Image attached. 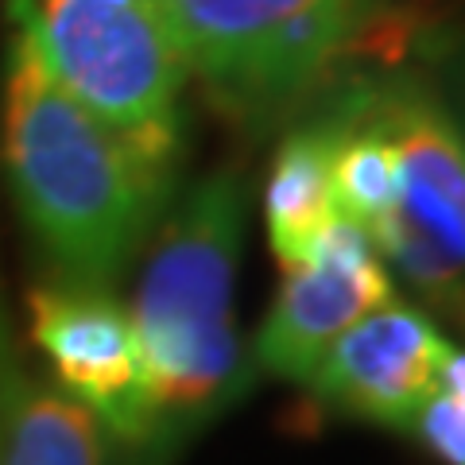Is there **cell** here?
Masks as SVG:
<instances>
[{
  "label": "cell",
  "mask_w": 465,
  "mask_h": 465,
  "mask_svg": "<svg viewBox=\"0 0 465 465\" xmlns=\"http://www.w3.org/2000/svg\"><path fill=\"white\" fill-rule=\"evenodd\" d=\"M5 167L54 280L109 291L171 210L179 159L85 113L16 32L5 85Z\"/></svg>",
  "instance_id": "cell-1"
},
{
  "label": "cell",
  "mask_w": 465,
  "mask_h": 465,
  "mask_svg": "<svg viewBox=\"0 0 465 465\" xmlns=\"http://www.w3.org/2000/svg\"><path fill=\"white\" fill-rule=\"evenodd\" d=\"M249 186L217 167L198 179L148 241L133 326L152 396V446L140 465H167L171 450L213 407L244 396V353L232 326V287L244 244Z\"/></svg>",
  "instance_id": "cell-2"
},
{
  "label": "cell",
  "mask_w": 465,
  "mask_h": 465,
  "mask_svg": "<svg viewBox=\"0 0 465 465\" xmlns=\"http://www.w3.org/2000/svg\"><path fill=\"white\" fill-rule=\"evenodd\" d=\"M51 78L101 124L183 159L191 82L155 0H8Z\"/></svg>",
  "instance_id": "cell-3"
},
{
  "label": "cell",
  "mask_w": 465,
  "mask_h": 465,
  "mask_svg": "<svg viewBox=\"0 0 465 465\" xmlns=\"http://www.w3.org/2000/svg\"><path fill=\"white\" fill-rule=\"evenodd\" d=\"M191 78L232 121L268 128L326 82L357 0H155Z\"/></svg>",
  "instance_id": "cell-4"
},
{
  "label": "cell",
  "mask_w": 465,
  "mask_h": 465,
  "mask_svg": "<svg viewBox=\"0 0 465 465\" xmlns=\"http://www.w3.org/2000/svg\"><path fill=\"white\" fill-rule=\"evenodd\" d=\"M27 326L51 384L140 465L155 419L133 314L105 287L51 280L27 291Z\"/></svg>",
  "instance_id": "cell-5"
},
{
  "label": "cell",
  "mask_w": 465,
  "mask_h": 465,
  "mask_svg": "<svg viewBox=\"0 0 465 465\" xmlns=\"http://www.w3.org/2000/svg\"><path fill=\"white\" fill-rule=\"evenodd\" d=\"M396 299V275L365 225L330 217L314 232L299 264L283 268L280 291L244 353V381L252 376L307 384L318 361L369 311Z\"/></svg>",
  "instance_id": "cell-6"
},
{
  "label": "cell",
  "mask_w": 465,
  "mask_h": 465,
  "mask_svg": "<svg viewBox=\"0 0 465 465\" xmlns=\"http://www.w3.org/2000/svg\"><path fill=\"white\" fill-rule=\"evenodd\" d=\"M454 341L423 311L391 299L353 322L302 384L322 411L407 434L415 411L439 388Z\"/></svg>",
  "instance_id": "cell-7"
},
{
  "label": "cell",
  "mask_w": 465,
  "mask_h": 465,
  "mask_svg": "<svg viewBox=\"0 0 465 465\" xmlns=\"http://www.w3.org/2000/svg\"><path fill=\"white\" fill-rule=\"evenodd\" d=\"M353 101L384 128L403 163L400 213L465 264V128L415 82L357 90Z\"/></svg>",
  "instance_id": "cell-8"
},
{
  "label": "cell",
  "mask_w": 465,
  "mask_h": 465,
  "mask_svg": "<svg viewBox=\"0 0 465 465\" xmlns=\"http://www.w3.org/2000/svg\"><path fill=\"white\" fill-rule=\"evenodd\" d=\"M0 465H109L105 430L24 365L0 311Z\"/></svg>",
  "instance_id": "cell-9"
},
{
  "label": "cell",
  "mask_w": 465,
  "mask_h": 465,
  "mask_svg": "<svg viewBox=\"0 0 465 465\" xmlns=\"http://www.w3.org/2000/svg\"><path fill=\"white\" fill-rule=\"evenodd\" d=\"M330 148L333 133L318 116L311 124H299L280 140L264 179V225L268 244L280 268L299 264L314 232L330 217H338L330 179Z\"/></svg>",
  "instance_id": "cell-10"
},
{
  "label": "cell",
  "mask_w": 465,
  "mask_h": 465,
  "mask_svg": "<svg viewBox=\"0 0 465 465\" xmlns=\"http://www.w3.org/2000/svg\"><path fill=\"white\" fill-rule=\"evenodd\" d=\"M322 121L333 133L330 179H333V198H338V213L372 232L400 210L403 198V163L396 155V143L384 136L381 124L369 121L365 109L353 101V94Z\"/></svg>",
  "instance_id": "cell-11"
},
{
  "label": "cell",
  "mask_w": 465,
  "mask_h": 465,
  "mask_svg": "<svg viewBox=\"0 0 465 465\" xmlns=\"http://www.w3.org/2000/svg\"><path fill=\"white\" fill-rule=\"evenodd\" d=\"M407 434L442 465H465V400L439 391L419 407Z\"/></svg>",
  "instance_id": "cell-12"
},
{
  "label": "cell",
  "mask_w": 465,
  "mask_h": 465,
  "mask_svg": "<svg viewBox=\"0 0 465 465\" xmlns=\"http://www.w3.org/2000/svg\"><path fill=\"white\" fill-rule=\"evenodd\" d=\"M454 94H458V109H461V116H465V47H461L458 63H454ZM461 128H465V124H461Z\"/></svg>",
  "instance_id": "cell-13"
},
{
  "label": "cell",
  "mask_w": 465,
  "mask_h": 465,
  "mask_svg": "<svg viewBox=\"0 0 465 465\" xmlns=\"http://www.w3.org/2000/svg\"><path fill=\"white\" fill-rule=\"evenodd\" d=\"M357 5H361V8H365V5H369V0H357Z\"/></svg>",
  "instance_id": "cell-14"
}]
</instances>
